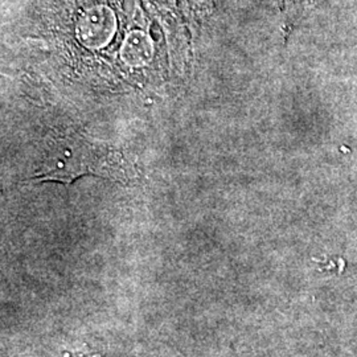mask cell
I'll return each instance as SVG.
<instances>
[{"label":"cell","mask_w":357,"mask_h":357,"mask_svg":"<svg viewBox=\"0 0 357 357\" xmlns=\"http://www.w3.org/2000/svg\"><path fill=\"white\" fill-rule=\"evenodd\" d=\"M116 29V19L106 6L91 7L77 23V38L90 50H100L110 43Z\"/></svg>","instance_id":"obj_1"},{"label":"cell","mask_w":357,"mask_h":357,"mask_svg":"<svg viewBox=\"0 0 357 357\" xmlns=\"http://www.w3.org/2000/svg\"><path fill=\"white\" fill-rule=\"evenodd\" d=\"M88 174L98 175L100 171L88 165L86 162H81V159L76 158H65L59 160L54 166H45L41 172L33 175L35 181L44 183V181H57L63 184H70L77 178H81Z\"/></svg>","instance_id":"obj_2"},{"label":"cell","mask_w":357,"mask_h":357,"mask_svg":"<svg viewBox=\"0 0 357 357\" xmlns=\"http://www.w3.org/2000/svg\"><path fill=\"white\" fill-rule=\"evenodd\" d=\"M153 56V41L142 31L130 32L122 45V60L134 68L144 66L151 61Z\"/></svg>","instance_id":"obj_3"},{"label":"cell","mask_w":357,"mask_h":357,"mask_svg":"<svg viewBox=\"0 0 357 357\" xmlns=\"http://www.w3.org/2000/svg\"><path fill=\"white\" fill-rule=\"evenodd\" d=\"M195 1H205V0H195Z\"/></svg>","instance_id":"obj_4"}]
</instances>
